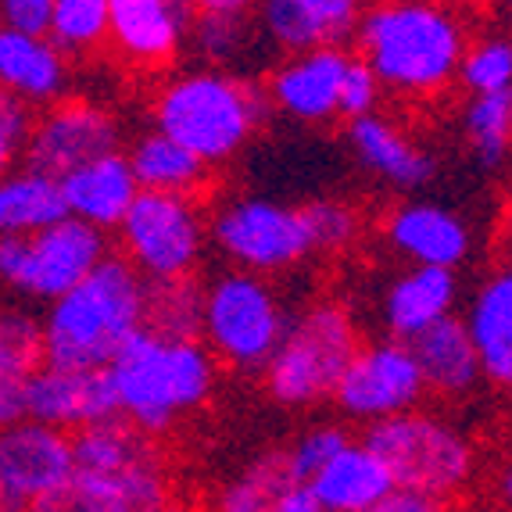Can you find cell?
I'll list each match as a JSON object with an SVG mask.
<instances>
[{
  "label": "cell",
  "mask_w": 512,
  "mask_h": 512,
  "mask_svg": "<svg viewBox=\"0 0 512 512\" xmlns=\"http://www.w3.org/2000/svg\"><path fill=\"white\" fill-rule=\"evenodd\" d=\"M165 502L162 448L115 416L72 434V473L26 512H158Z\"/></svg>",
  "instance_id": "1"
},
{
  "label": "cell",
  "mask_w": 512,
  "mask_h": 512,
  "mask_svg": "<svg viewBox=\"0 0 512 512\" xmlns=\"http://www.w3.org/2000/svg\"><path fill=\"white\" fill-rule=\"evenodd\" d=\"M355 36L380 90L405 97L441 94L470 47L462 18L441 0H380L362 11Z\"/></svg>",
  "instance_id": "2"
},
{
  "label": "cell",
  "mask_w": 512,
  "mask_h": 512,
  "mask_svg": "<svg viewBox=\"0 0 512 512\" xmlns=\"http://www.w3.org/2000/svg\"><path fill=\"white\" fill-rule=\"evenodd\" d=\"M108 380L119 419L154 437L212 398L215 359L201 341H172L140 326L108 362Z\"/></svg>",
  "instance_id": "3"
},
{
  "label": "cell",
  "mask_w": 512,
  "mask_h": 512,
  "mask_svg": "<svg viewBox=\"0 0 512 512\" xmlns=\"http://www.w3.org/2000/svg\"><path fill=\"white\" fill-rule=\"evenodd\" d=\"M144 326V280L126 258L108 255L43 316V366L108 369L129 333Z\"/></svg>",
  "instance_id": "4"
},
{
  "label": "cell",
  "mask_w": 512,
  "mask_h": 512,
  "mask_svg": "<svg viewBox=\"0 0 512 512\" xmlns=\"http://www.w3.org/2000/svg\"><path fill=\"white\" fill-rule=\"evenodd\" d=\"M269 115V97L233 72H183L154 101L158 133L187 147L205 165H219L248 144Z\"/></svg>",
  "instance_id": "5"
},
{
  "label": "cell",
  "mask_w": 512,
  "mask_h": 512,
  "mask_svg": "<svg viewBox=\"0 0 512 512\" xmlns=\"http://www.w3.org/2000/svg\"><path fill=\"white\" fill-rule=\"evenodd\" d=\"M362 441L380 455L394 487L437 502L462 495L477 477V448L470 434L434 412L412 409L380 419Z\"/></svg>",
  "instance_id": "6"
},
{
  "label": "cell",
  "mask_w": 512,
  "mask_h": 512,
  "mask_svg": "<svg viewBox=\"0 0 512 512\" xmlns=\"http://www.w3.org/2000/svg\"><path fill=\"white\" fill-rule=\"evenodd\" d=\"M355 351L359 326L351 312L337 301H319L283 326L265 362V387L287 409H312L333 394Z\"/></svg>",
  "instance_id": "7"
},
{
  "label": "cell",
  "mask_w": 512,
  "mask_h": 512,
  "mask_svg": "<svg viewBox=\"0 0 512 512\" xmlns=\"http://www.w3.org/2000/svg\"><path fill=\"white\" fill-rule=\"evenodd\" d=\"M283 305L262 276L233 269L212 280L201 308V337L212 359L230 362L237 369H265L273 348L280 344Z\"/></svg>",
  "instance_id": "8"
},
{
  "label": "cell",
  "mask_w": 512,
  "mask_h": 512,
  "mask_svg": "<svg viewBox=\"0 0 512 512\" xmlns=\"http://www.w3.org/2000/svg\"><path fill=\"white\" fill-rule=\"evenodd\" d=\"M108 258L101 230L65 215L29 237H0V283L29 298L54 301Z\"/></svg>",
  "instance_id": "9"
},
{
  "label": "cell",
  "mask_w": 512,
  "mask_h": 512,
  "mask_svg": "<svg viewBox=\"0 0 512 512\" xmlns=\"http://www.w3.org/2000/svg\"><path fill=\"white\" fill-rule=\"evenodd\" d=\"M126 262L140 273V280H180L201 262L205 248V219L197 197L154 194L140 190L119 222Z\"/></svg>",
  "instance_id": "10"
},
{
  "label": "cell",
  "mask_w": 512,
  "mask_h": 512,
  "mask_svg": "<svg viewBox=\"0 0 512 512\" xmlns=\"http://www.w3.org/2000/svg\"><path fill=\"white\" fill-rule=\"evenodd\" d=\"M215 244L244 273H280L291 269L312 248V233L301 208L276 205L269 197H240L212 222Z\"/></svg>",
  "instance_id": "11"
},
{
  "label": "cell",
  "mask_w": 512,
  "mask_h": 512,
  "mask_svg": "<svg viewBox=\"0 0 512 512\" xmlns=\"http://www.w3.org/2000/svg\"><path fill=\"white\" fill-rule=\"evenodd\" d=\"M423 394H427V384L419 376L409 344L376 341L351 355L330 398L348 419H359V423L373 427L380 419L419 409Z\"/></svg>",
  "instance_id": "12"
},
{
  "label": "cell",
  "mask_w": 512,
  "mask_h": 512,
  "mask_svg": "<svg viewBox=\"0 0 512 512\" xmlns=\"http://www.w3.org/2000/svg\"><path fill=\"white\" fill-rule=\"evenodd\" d=\"M22 147H26L29 169L61 180L79 165L119 151V122L111 119V111L90 101H65L54 104L40 122L29 126Z\"/></svg>",
  "instance_id": "13"
},
{
  "label": "cell",
  "mask_w": 512,
  "mask_h": 512,
  "mask_svg": "<svg viewBox=\"0 0 512 512\" xmlns=\"http://www.w3.org/2000/svg\"><path fill=\"white\" fill-rule=\"evenodd\" d=\"M72 473V434L15 419L0 427V495L11 512H26Z\"/></svg>",
  "instance_id": "14"
},
{
  "label": "cell",
  "mask_w": 512,
  "mask_h": 512,
  "mask_svg": "<svg viewBox=\"0 0 512 512\" xmlns=\"http://www.w3.org/2000/svg\"><path fill=\"white\" fill-rule=\"evenodd\" d=\"M115 391L108 369H58L40 366L26 384V419L54 430H86L115 419Z\"/></svg>",
  "instance_id": "15"
},
{
  "label": "cell",
  "mask_w": 512,
  "mask_h": 512,
  "mask_svg": "<svg viewBox=\"0 0 512 512\" xmlns=\"http://www.w3.org/2000/svg\"><path fill=\"white\" fill-rule=\"evenodd\" d=\"M190 18L183 0H108V40L137 69H162L180 54Z\"/></svg>",
  "instance_id": "16"
},
{
  "label": "cell",
  "mask_w": 512,
  "mask_h": 512,
  "mask_svg": "<svg viewBox=\"0 0 512 512\" xmlns=\"http://www.w3.org/2000/svg\"><path fill=\"white\" fill-rule=\"evenodd\" d=\"M265 36L291 54L341 47L362 18V0H258Z\"/></svg>",
  "instance_id": "17"
},
{
  "label": "cell",
  "mask_w": 512,
  "mask_h": 512,
  "mask_svg": "<svg viewBox=\"0 0 512 512\" xmlns=\"http://www.w3.org/2000/svg\"><path fill=\"white\" fill-rule=\"evenodd\" d=\"M348 69V54L341 47H319L283 61L269 79V101L298 122H326L337 115L341 79Z\"/></svg>",
  "instance_id": "18"
},
{
  "label": "cell",
  "mask_w": 512,
  "mask_h": 512,
  "mask_svg": "<svg viewBox=\"0 0 512 512\" xmlns=\"http://www.w3.org/2000/svg\"><path fill=\"white\" fill-rule=\"evenodd\" d=\"M58 187L65 212L101 233L119 230V222L126 219L133 197L140 194L137 180L129 172L126 154L119 151L101 154L94 162L72 169L69 176H61Z\"/></svg>",
  "instance_id": "19"
},
{
  "label": "cell",
  "mask_w": 512,
  "mask_h": 512,
  "mask_svg": "<svg viewBox=\"0 0 512 512\" xmlns=\"http://www.w3.org/2000/svg\"><path fill=\"white\" fill-rule=\"evenodd\" d=\"M387 237L416 265H434V269H452V273L473 251L470 226L455 212L441 205H427V201L394 208L387 219Z\"/></svg>",
  "instance_id": "20"
},
{
  "label": "cell",
  "mask_w": 512,
  "mask_h": 512,
  "mask_svg": "<svg viewBox=\"0 0 512 512\" xmlns=\"http://www.w3.org/2000/svg\"><path fill=\"white\" fill-rule=\"evenodd\" d=\"M308 495L316 498L323 512H366L391 491L380 455L366 441H344L330 459L319 466V473L308 480Z\"/></svg>",
  "instance_id": "21"
},
{
  "label": "cell",
  "mask_w": 512,
  "mask_h": 512,
  "mask_svg": "<svg viewBox=\"0 0 512 512\" xmlns=\"http://www.w3.org/2000/svg\"><path fill=\"white\" fill-rule=\"evenodd\" d=\"M65 83V54L47 36L0 29V90H8L22 104H47L58 101Z\"/></svg>",
  "instance_id": "22"
},
{
  "label": "cell",
  "mask_w": 512,
  "mask_h": 512,
  "mask_svg": "<svg viewBox=\"0 0 512 512\" xmlns=\"http://www.w3.org/2000/svg\"><path fill=\"white\" fill-rule=\"evenodd\" d=\"M405 344H409L427 391H437L444 398H459V394H470L484 380L477 355H473V344L466 337V326H462L459 316L437 319L434 326H427V330L416 333Z\"/></svg>",
  "instance_id": "23"
},
{
  "label": "cell",
  "mask_w": 512,
  "mask_h": 512,
  "mask_svg": "<svg viewBox=\"0 0 512 512\" xmlns=\"http://www.w3.org/2000/svg\"><path fill=\"white\" fill-rule=\"evenodd\" d=\"M473 355L480 362V376L491 384L512 380V276L495 273L477 291L470 316L462 319Z\"/></svg>",
  "instance_id": "24"
},
{
  "label": "cell",
  "mask_w": 512,
  "mask_h": 512,
  "mask_svg": "<svg viewBox=\"0 0 512 512\" xmlns=\"http://www.w3.org/2000/svg\"><path fill=\"white\" fill-rule=\"evenodd\" d=\"M455 273L452 269H434V265H416L412 273L398 276L391 283L384 301V323L398 341H412L416 333L434 326L437 319L452 316L455 305Z\"/></svg>",
  "instance_id": "25"
},
{
  "label": "cell",
  "mask_w": 512,
  "mask_h": 512,
  "mask_svg": "<svg viewBox=\"0 0 512 512\" xmlns=\"http://www.w3.org/2000/svg\"><path fill=\"white\" fill-rule=\"evenodd\" d=\"M351 147L359 154V162L369 172H376L380 180H387L391 187L416 190L423 183H430L434 176V162L419 151L402 129L391 126L380 115H362L351 119Z\"/></svg>",
  "instance_id": "26"
},
{
  "label": "cell",
  "mask_w": 512,
  "mask_h": 512,
  "mask_svg": "<svg viewBox=\"0 0 512 512\" xmlns=\"http://www.w3.org/2000/svg\"><path fill=\"white\" fill-rule=\"evenodd\" d=\"M40 366V319L22 308H0V427L26 416V384Z\"/></svg>",
  "instance_id": "27"
},
{
  "label": "cell",
  "mask_w": 512,
  "mask_h": 512,
  "mask_svg": "<svg viewBox=\"0 0 512 512\" xmlns=\"http://www.w3.org/2000/svg\"><path fill=\"white\" fill-rule=\"evenodd\" d=\"M129 172L137 180L140 190H154V194H183L197 197L208 183V165L201 158L180 147L176 140L162 137L158 129L144 133L126 154Z\"/></svg>",
  "instance_id": "28"
},
{
  "label": "cell",
  "mask_w": 512,
  "mask_h": 512,
  "mask_svg": "<svg viewBox=\"0 0 512 512\" xmlns=\"http://www.w3.org/2000/svg\"><path fill=\"white\" fill-rule=\"evenodd\" d=\"M58 180L43 172H15L0 180V237H29L65 219Z\"/></svg>",
  "instance_id": "29"
},
{
  "label": "cell",
  "mask_w": 512,
  "mask_h": 512,
  "mask_svg": "<svg viewBox=\"0 0 512 512\" xmlns=\"http://www.w3.org/2000/svg\"><path fill=\"white\" fill-rule=\"evenodd\" d=\"M205 287L194 276L180 280H144V326L172 341H201Z\"/></svg>",
  "instance_id": "30"
},
{
  "label": "cell",
  "mask_w": 512,
  "mask_h": 512,
  "mask_svg": "<svg viewBox=\"0 0 512 512\" xmlns=\"http://www.w3.org/2000/svg\"><path fill=\"white\" fill-rule=\"evenodd\" d=\"M291 484H298V480L287 470L283 452H265L222 487L212 512H273Z\"/></svg>",
  "instance_id": "31"
},
{
  "label": "cell",
  "mask_w": 512,
  "mask_h": 512,
  "mask_svg": "<svg viewBox=\"0 0 512 512\" xmlns=\"http://www.w3.org/2000/svg\"><path fill=\"white\" fill-rule=\"evenodd\" d=\"M466 137L470 151L484 172L502 169L509 154V133H512V94H477L466 104Z\"/></svg>",
  "instance_id": "32"
},
{
  "label": "cell",
  "mask_w": 512,
  "mask_h": 512,
  "mask_svg": "<svg viewBox=\"0 0 512 512\" xmlns=\"http://www.w3.org/2000/svg\"><path fill=\"white\" fill-rule=\"evenodd\" d=\"M47 40L58 51H94L108 40V0H54Z\"/></svg>",
  "instance_id": "33"
},
{
  "label": "cell",
  "mask_w": 512,
  "mask_h": 512,
  "mask_svg": "<svg viewBox=\"0 0 512 512\" xmlns=\"http://www.w3.org/2000/svg\"><path fill=\"white\" fill-rule=\"evenodd\" d=\"M466 90L477 94H505L512 86V47L505 40H480L466 47L459 61V76Z\"/></svg>",
  "instance_id": "34"
},
{
  "label": "cell",
  "mask_w": 512,
  "mask_h": 512,
  "mask_svg": "<svg viewBox=\"0 0 512 512\" xmlns=\"http://www.w3.org/2000/svg\"><path fill=\"white\" fill-rule=\"evenodd\" d=\"M194 47L215 65L237 61L251 51V22L248 15H194L190 18Z\"/></svg>",
  "instance_id": "35"
},
{
  "label": "cell",
  "mask_w": 512,
  "mask_h": 512,
  "mask_svg": "<svg viewBox=\"0 0 512 512\" xmlns=\"http://www.w3.org/2000/svg\"><path fill=\"white\" fill-rule=\"evenodd\" d=\"M308 222V233H312V248L319 251H341L348 248L355 233H359V215L355 208L341 205V201H312V205L301 208Z\"/></svg>",
  "instance_id": "36"
},
{
  "label": "cell",
  "mask_w": 512,
  "mask_h": 512,
  "mask_svg": "<svg viewBox=\"0 0 512 512\" xmlns=\"http://www.w3.org/2000/svg\"><path fill=\"white\" fill-rule=\"evenodd\" d=\"M348 441L341 427H330V423H319V427L305 430L291 448H283V459H287V470L298 484H308V480L316 477L319 466L330 459L341 444Z\"/></svg>",
  "instance_id": "37"
},
{
  "label": "cell",
  "mask_w": 512,
  "mask_h": 512,
  "mask_svg": "<svg viewBox=\"0 0 512 512\" xmlns=\"http://www.w3.org/2000/svg\"><path fill=\"white\" fill-rule=\"evenodd\" d=\"M376 101H380V83H376V76L359 58H348V69H344V79H341V97H337V115L362 119V115H373Z\"/></svg>",
  "instance_id": "38"
},
{
  "label": "cell",
  "mask_w": 512,
  "mask_h": 512,
  "mask_svg": "<svg viewBox=\"0 0 512 512\" xmlns=\"http://www.w3.org/2000/svg\"><path fill=\"white\" fill-rule=\"evenodd\" d=\"M29 126H33V119H29V104L11 97L8 90H0V180L8 176L18 147L26 144Z\"/></svg>",
  "instance_id": "39"
},
{
  "label": "cell",
  "mask_w": 512,
  "mask_h": 512,
  "mask_svg": "<svg viewBox=\"0 0 512 512\" xmlns=\"http://www.w3.org/2000/svg\"><path fill=\"white\" fill-rule=\"evenodd\" d=\"M51 8L54 0H0V18H4V29H15V33H29V36H47Z\"/></svg>",
  "instance_id": "40"
},
{
  "label": "cell",
  "mask_w": 512,
  "mask_h": 512,
  "mask_svg": "<svg viewBox=\"0 0 512 512\" xmlns=\"http://www.w3.org/2000/svg\"><path fill=\"white\" fill-rule=\"evenodd\" d=\"M366 512H448L444 502L427 495H416V491H402V487H391L376 505H369Z\"/></svg>",
  "instance_id": "41"
},
{
  "label": "cell",
  "mask_w": 512,
  "mask_h": 512,
  "mask_svg": "<svg viewBox=\"0 0 512 512\" xmlns=\"http://www.w3.org/2000/svg\"><path fill=\"white\" fill-rule=\"evenodd\" d=\"M194 15H251L258 0H183Z\"/></svg>",
  "instance_id": "42"
},
{
  "label": "cell",
  "mask_w": 512,
  "mask_h": 512,
  "mask_svg": "<svg viewBox=\"0 0 512 512\" xmlns=\"http://www.w3.org/2000/svg\"><path fill=\"white\" fill-rule=\"evenodd\" d=\"M273 512H323L316 505V498L308 495V487L305 484H291L287 491L280 495V502H276Z\"/></svg>",
  "instance_id": "43"
},
{
  "label": "cell",
  "mask_w": 512,
  "mask_h": 512,
  "mask_svg": "<svg viewBox=\"0 0 512 512\" xmlns=\"http://www.w3.org/2000/svg\"><path fill=\"white\" fill-rule=\"evenodd\" d=\"M158 512H190V509H187V505H180V502H165Z\"/></svg>",
  "instance_id": "44"
},
{
  "label": "cell",
  "mask_w": 512,
  "mask_h": 512,
  "mask_svg": "<svg viewBox=\"0 0 512 512\" xmlns=\"http://www.w3.org/2000/svg\"><path fill=\"white\" fill-rule=\"evenodd\" d=\"M0 512H11V509H8V502H4V495H0Z\"/></svg>",
  "instance_id": "45"
},
{
  "label": "cell",
  "mask_w": 512,
  "mask_h": 512,
  "mask_svg": "<svg viewBox=\"0 0 512 512\" xmlns=\"http://www.w3.org/2000/svg\"><path fill=\"white\" fill-rule=\"evenodd\" d=\"M441 4H444V0H441Z\"/></svg>",
  "instance_id": "46"
}]
</instances>
